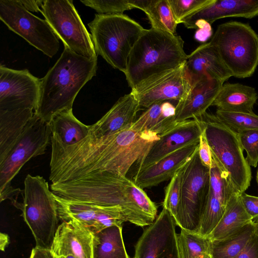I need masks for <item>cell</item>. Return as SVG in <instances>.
<instances>
[{
  "label": "cell",
  "mask_w": 258,
  "mask_h": 258,
  "mask_svg": "<svg viewBox=\"0 0 258 258\" xmlns=\"http://www.w3.org/2000/svg\"><path fill=\"white\" fill-rule=\"evenodd\" d=\"M122 230V226L113 225L94 234L93 258H130Z\"/></svg>",
  "instance_id": "27"
},
{
  "label": "cell",
  "mask_w": 258,
  "mask_h": 258,
  "mask_svg": "<svg viewBox=\"0 0 258 258\" xmlns=\"http://www.w3.org/2000/svg\"><path fill=\"white\" fill-rule=\"evenodd\" d=\"M170 101L156 102L140 115L133 123L139 130L155 133L160 136L175 126V106Z\"/></svg>",
  "instance_id": "26"
},
{
  "label": "cell",
  "mask_w": 258,
  "mask_h": 258,
  "mask_svg": "<svg viewBox=\"0 0 258 258\" xmlns=\"http://www.w3.org/2000/svg\"><path fill=\"white\" fill-rule=\"evenodd\" d=\"M203 130V123L199 118L177 123L160 135L158 140L138 162L137 169L153 164L186 146L199 143Z\"/></svg>",
  "instance_id": "15"
},
{
  "label": "cell",
  "mask_w": 258,
  "mask_h": 258,
  "mask_svg": "<svg viewBox=\"0 0 258 258\" xmlns=\"http://www.w3.org/2000/svg\"><path fill=\"white\" fill-rule=\"evenodd\" d=\"M178 244L181 258H203L209 255L210 240L198 233L181 229Z\"/></svg>",
  "instance_id": "30"
},
{
  "label": "cell",
  "mask_w": 258,
  "mask_h": 258,
  "mask_svg": "<svg viewBox=\"0 0 258 258\" xmlns=\"http://www.w3.org/2000/svg\"><path fill=\"white\" fill-rule=\"evenodd\" d=\"M203 258H211V257L210 256V255H208L204 257Z\"/></svg>",
  "instance_id": "46"
},
{
  "label": "cell",
  "mask_w": 258,
  "mask_h": 258,
  "mask_svg": "<svg viewBox=\"0 0 258 258\" xmlns=\"http://www.w3.org/2000/svg\"><path fill=\"white\" fill-rule=\"evenodd\" d=\"M186 73L190 84L203 78L224 84L233 77L210 42L201 45L188 55Z\"/></svg>",
  "instance_id": "19"
},
{
  "label": "cell",
  "mask_w": 258,
  "mask_h": 258,
  "mask_svg": "<svg viewBox=\"0 0 258 258\" xmlns=\"http://www.w3.org/2000/svg\"><path fill=\"white\" fill-rule=\"evenodd\" d=\"M240 144L247 153L245 158L250 166L258 163V130H248L238 134Z\"/></svg>",
  "instance_id": "35"
},
{
  "label": "cell",
  "mask_w": 258,
  "mask_h": 258,
  "mask_svg": "<svg viewBox=\"0 0 258 258\" xmlns=\"http://www.w3.org/2000/svg\"><path fill=\"white\" fill-rule=\"evenodd\" d=\"M177 24L187 16L214 3L216 0H168Z\"/></svg>",
  "instance_id": "33"
},
{
  "label": "cell",
  "mask_w": 258,
  "mask_h": 258,
  "mask_svg": "<svg viewBox=\"0 0 258 258\" xmlns=\"http://www.w3.org/2000/svg\"><path fill=\"white\" fill-rule=\"evenodd\" d=\"M94 233L75 220L62 222L57 227L50 251L58 256L93 258Z\"/></svg>",
  "instance_id": "16"
},
{
  "label": "cell",
  "mask_w": 258,
  "mask_h": 258,
  "mask_svg": "<svg viewBox=\"0 0 258 258\" xmlns=\"http://www.w3.org/2000/svg\"><path fill=\"white\" fill-rule=\"evenodd\" d=\"M241 199L243 207L252 220L258 218V197L243 192Z\"/></svg>",
  "instance_id": "37"
},
{
  "label": "cell",
  "mask_w": 258,
  "mask_h": 258,
  "mask_svg": "<svg viewBox=\"0 0 258 258\" xmlns=\"http://www.w3.org/2000/svg\"><path fill=\"white\" fill-rule=\"evenodd\" d=\"M88 25L97 54L125 74L130 53L145 29L123 14H95Z\"/></svg>",
  "instance_id": "3"
},
{
  "label": "cell",
  "mask_w": 258,
  "mask_h": 258,
  "mask_svg": "<svg viewBox=\"0 0 258 258\" xmlns=\"http://www.w3.org/2000/svg\"><path fill=\"white\" fill-rule=\"evenodd\" d=\"M204 125L203 134L212 156L229 174L231 180L240 192L250 184V166L243 155L238 134L233 132L215 114L206 112L198 117Z\"/></svg>",
  "instance_id": "5"
},
{
  "label": "cell",
  "mask_w": 258,
  "mask_h": 258,
  "mask_svg": "<svg viewBox=\"0 0 258 258\" xmlns=\"http://www.w3.org/2000/svg\"><path fill=\"white\" fill-rule=\"evenodd\" d=\"M257 229L255 224L251 222L224 239L210 241V256L211 258H234Z\"/></svg>",
  "instance_id": "28"
},
{
  "label": "cell",
  "mask_w": 258,
  "mask_h": 258,
  "mask_svg": "<svg viewBox=\"0 0 258 258\" xmlns=\"http://www.w3.org/2000/svg\"><path fill=\"white\" fill-rule=\"evenodd\" d=\"M215 115L233 132L258 130V115L254 112H234L217 109Z\"/></svg>",
  "instance_id": "31"
},
{
  "label": "cell",
  "mask_w": 258,
  "mask_h": 258,
  "mask_svg": "<svg viewBox=\"0 0 258 258\" xmlns=\"http://www.w3.org/2000/svg\"><path fill=\"white\" fill-rule=\"evenodd\" d=\"M54 66L40 79L36 114L49 123L57 114L73 109L82 87L96 74L97 59L79 55L66 46Z\"/></svg>",
  "instance_id": "1"
},
{
  "label": "cell",
  "mask_w": 258,
  "mask_h": 258,
  "mask_svg": "<svg viewBox=\"0 0 258 258\" xmlns=\"http://www.w3.org/2000/svg\"><path fill=\"white\" fill-rule=\"evenodd\" d=\"M180 36L151 28L145 29L128 58L125 74L133 89L149 78L175 69L186 62L188 55Z\"/></svg>",
  "instance_id": "2"
},
{
  "label": "cell",
  "mask_w": 258,
  "mask_h": 258,
  "mask_svg": "<svg viewBox=\"0 0 258 258\" xmlns=\"http://www.w3.org/2000/svg\"><path fill=\"white\" fill-rule=\"evenodd\" d=\"M9 243L10 238L9 236L6 233L1 232L0 233V249L4 251Z\"/></svg>",
  "instance_id": "43"
},
{
  "label": "cell",
  "mask_w": 258,
  "mask_h": 258,
  "mask_svg": "<svg viewBox=\"0 0 258 258\" xmlns=\"http://www.w3.org/2000/svg\"><path fill=\"white\" fill-rule=\"evenodd\" d=\"M223 84L219 81L208 78L191 83L187 94L176 105L174 122L178 123L202 116L212 106Z\"/></svg>",
  "instance_id": "18"
},
{
  "label": "cell",
  "mask_w": 258,
  "mask_h": 258,
  "mask_svg": "<svg viewBox=\"0 0 258 258\" xmlns=\"http://www.w3.org/2000/svg\"><path fill=\"white\" fill-rule=\"evenodd\" d=\"M142 11L146 14L151 28L175 34L177 23L168 0H147Z\"/></svg>",
  "instance_id": "29"
},
{
  "label": "cell",
  "mask_w": 258,
  "mask_h": 258,
  "mask_svg": "<svg viewBox=\"0 0 258 258\" xmlns=\"http://www.w3.org/2000/svg\"><path fill=\"white\" fill-rule=\"evenodd\" d=\"M22 192H23V190L19 188H14L11 185L0 191V201L2 202L7 199L9 200L15 207L21 210L22 203L18 202V198L19 194Z\"/></svg>",
  "instance_id": "40"
},
{
  "label": "cell",
  "mask_w": 258,
  "mask_h": 258,
  "mask_svg": "<svg viewBox=\"0 0 258 258\" xmlns=\"http://www.w3.org/2000/svg\"><path fill=\"white\" fill-rule=\"evenodd\" d=\"M85 6L96 11L98 14H121L133 8L128 3V0H81Z\"/></svg>",
  "instance_id": "34"
},
{
  "label": "cell",
  "mask_w": 258,
  "mask_h": 258,
  "mask_svg": "<svg viewBox=\"0 0 258 258\" xmlns=\"http://www.w3.org/2000/svg\"><path fill=\"white\" fill-rule=\"evenodd\" d=\"M20 2L23 6L28 11L38 12H41V5L43 1L36 0V1H26V0H19Z\"/></svg>",
  "instance_id": "42"
},
{
  "label": "cell",
  "mask_w": 258,
  "mask_h": 258,
  "mask_svg": "<svg viewBox=\"0 0 258 258\" xmlns=\"http://www.w3.org/2000/svg\"><path fill=\"white\" fill-rule=\"evenodd\" d=\"M210 42L232 76L243 79L254 74L258 66V35L250 25L237 21L221 24Z\"/></svg>",
  "instance_id": "4"
},
{
  "label": "cell",
  "mask_w": 258,
  "mask_h": 258,
  "mask_svg": "<svg viewBox=\"0 0 258 258\" xmlns=\"http://www.w3.org/2000/svg\"><path fill=\"white\" fill-rule=\"evenodd\" d=\"M256 180L257 183L258 184V168H257V172H256Z\"/></svg>",
  "instance_id": "45"
},
{
  "label": "cell",
  "mask_w": 258,
  "mask_h": 258,
  "mask_svg": "<svg viewBox=\"0 0 258 258\" xmlns=\"http://www.w3.org/2000/svg\"><path fill=\"white\" fill-rule=\"evenodd\" d=\"M181 168L173 175L166 186L163 204V208L169 212L175 221L177 219L180 198Z\"/></svg>",
  "instance_id": "32"
},
{
  "label": "cell",
  "mask_w": 258,
  "mask_h": 258,
  "mask_svg": "<svg viewBox=\"0 0 258 258\" xmlns=\"http://www.w3.org/2000/svg\"><path fill=\"white\" fill-rule=\"evenodd\" d=\"M190 87L185 62L175 69L149 78L132 89L131 92L138 101L140 110L160 101L178 102L186 96Z\"/></svg>",
  "instance_id": "11"
},
{
  "label": "cell",
  "mask_w": 258,
  "mask_h": 258,
  "mask_svg": "<svg viewBox=\"0 0 258 258\" xmlns=\"http://www.w3.org/2000/svg\"><path fill=\"white\" fill-rule=\"evenodd\" d=\"M212 158L209 190L198 232L206 237L218 223L232 194L238 190L231 180L229 174L212 156Z\"/></svg>",
  "instance_id": "14"
},
{
  "label": "cell",
  "mask_w": 258,
  "mask_h": 258,
  "mask_svg": "<svg viewBox=\"0 0 258 258\" xmlns=\"http://www.w3.org/2000/svg\"><path fill=\"white\" fill-rule=\"evenodd\" d=\"M176 226L174 218L163 208L137 241L133 258H181Z\"/></svg>",
  "instance_id": "12"
},
{
  "label": "cell",
  "mask_w": 258,
  "mask_h": 258,
  "mask_svg": "<svg viewBox=\"0 0 258 258\" xmlns=\"http://www.w3.org/2000/svg\"><path fill=\"white\" fill-rule=\"evenodd\" d=\"M195 28H198L195 34V38L199 42H205L212 35L211 25L205 20H200L197 21Z\"/></svg>",
  "instance_id": "38"
},
{
  "label": "cell",
  "mask_w": 258,
  "mask_h": 258,
  "mask_svg": "<svg viewBox=\"0 0 258 258\" xmlns=\"http://www.w3.org/2000/svg\"><path fill=\"white\" fill-rule=\"evenodd\" d=\"M258 99L255 89L239 83H226L212 104L217 109L234 112L253 113Z\"/></svg>",
  "instance_id": "22"
},
{
  "label": "cell",
  "mask_w": 258,
  "mask_h": 258,
  "mask_svg": "<svg viewBox=\"0 0 258 258\" xmlns=\"http://www.w3.org/2000/svg\"><path fill=\"white\" fill-rule=\"evenodd\" d=\"M140 110L138 101L131 92L121 97L101 119L93 125L88 136H107L131 125Z\"/></svg>",
  "instance_id": "21"
},
{
  "label": "cell",
  "mask_w": 258,
  "mask_h": 258,
  "mask_svg": "<svg viewBox=\"0 0 258 258\" xmlns=\"http://www.w3.org/2000/svg\"><path fill=\"white\" fill-rule=\"evenodd\" d=\"M252 222L255 224L258 228V218L252 220Z\"/></svg>",
  "instance_id": "44"
},
{
  "label": "cell",
  "mask_w": 258,
  "mask_h": 258,
  "mask_svg": "<svg viewBox=\"0 0 258 258\" xmlns=\"http://www.w3.org/2000/svg\"><path fill=\"white\" fill-rule=\"evenodd\" d=\"M0 19L30 45L52 57L58 51V38L45 20L27 10L19 0H0Z\"/></svg>",
  "instance_id": "9"
},
{
  "label": "cell",
  "mask_w": 258,
  "mask_h": 258,
  "mask_svg": "<svg viewBox=\"0 0 258 258\" xmlns=\"http://www.w3.org/2000/svg\"><path fill=\"white\" fill-rule=\"evenodd\" d=\"M258 16V0H216L211 5L184 18L188 29H195L197 21L203 20L211 25L215 21L228 17L251 19Z\"/></svg>",
  "instance_id": "20"
},
{
  "label": "cell",
  "mask_w": 258,
  "mask_h": 258,
  "mask_svg": "<svg viewBox=\"0 0 258 258\" xmlns=\"http://www.w3.org/2000/svg\"><path fill=\"white\" fill-rule=\"evenodd\" d=\"M51 143L49 123L34 115L5 160L0 163V191L11 186V181L32 158L44 154Z\"/></svg>",
  "instance_id": "10"
},
{
  "label": "cell",
  "mask_w": 258,
  "mask_h": 258,
  "mask_svg": "<svg viewBox=\"0 0 258 258\" xmlns=\"http://www.w3.org/2000/svg\"><path fill=\"white\" fill-rule=\"evenodd\" d=\"M198 152L202 163L210 168L212 164V154L203 132L200 137Z\"/></svg>",
  "instance_id": "39"
},
{
  "label": "cell",
  "mask_w": 258,
  "mask_h": 258,
  "mask_svg": "<svg viewBox=\"0 0 258 258\" xmlns=\"http://www.w3.org/2000/svg\"><path fill=\"white\" fill-rule=\"evenodd\" d=\"M51 140L66 146L77 144L89 135L91 126L79 120L73 109L56 114L49 122Z\"/></svg>",
  "instance_id": "25"
},
{
  "label": "cell",
  "mask_w": 258,
  "mask_h": 258,
  "mask_svg": "<svg viewBox=\"0 0 258 258\" xmlns=\"http://www.w3.org/2000/svg\"><path fill=\"white\" fill-rule=\"evenodd\" d=\"M241 194L237 190L231 196L223 216L207 237L210 241L224 239L252 222L243 207Z\"/></svg>",
  "instance_id": "24"
},
{
  "label": "cell",
  "mask_w": 258,
  "mask_h": 258,
  "mask_svg": "<svg viewBox=\"0 0 258 258\" xmlns=\"http://www.w3.org/2000/svg\"><path fill=\"white\" fill-rule=\"evenodd\" d=\"M40 79L27 70L0 66V111L31 109L35 111L39 100Z\"/></svg>",
  "instance_id": "13"
},
{
  "label": "cell",
  "mask_w": 258,
  "mask_h": 258,
  "mask_svg": "<svg viewBox=\"0 0 258 258\" xmlns=\"http://www.w3.org/2000/svg\"><path fill=\"white\" fill-rule=\"evenodd\" d=\"M40 12L64 46L79 55L97 59L91 34L72 1L44 0Z\"/></svg>",
  "instance_id": "8"
},
{
  "label": "cell",
  "mask_w": 258,
  "mask_h": 258,
  "mask_svg": "<svg viewBox=\"0 0 258 258\" xmlns=\"http://www.w3.org/2000/svg\"><path fill=\"white\" fill-rule=\"evenodd\" d=\"M234 258H258V229L242 250Z\"/></svg>",
  "instance_id": "36"
},
{
  "label": "cell",
  "mask_w": 258,
  "mask_h": 258,
  "mask_svg": "<svg viewBox=\"0 0 258 258\" xmlns=\"http://www.w3.org/2000/svg\"><path fill=\"white\" fill-rule=\"evenodd\" d=\"M198 148L181 168L180 198L175 220L180 229L196 233L199 232L210 187V168L202 163Z\"/></svg>",
  "instance_id": "7"
},
{
  "label": "cell",
  "mask_w": 258,
  "mask_h": 258,
  "mask_svg": "<svg viewBox=\"0 0 258 258\" xmlns=\"http://www.w3.org/2000/svg\"><path fill=\"white\" fill-rule=\"evenodd\" d=\"M23 197L22 215L34 237L36 247L50 249L59 219L53 193L43 177L28 174Z\"/></svg>",
  "instance_id": "6"
},
{
  "label": "cell",
  "mask_w": 258,
  "mask_h": 258,
  "mask_svg": "<svg viewBox=\"0 0 258 258\" xmlns=\"http://www.w3.org/2000/svg\"><path fill=\"white\" fill-rule=\"evenodd\" d=\"M29 258H75L73 256H58L53 253L50 249H43L36 247L31 251Z\"/></svg>",
  "instance_id": "41"
},
{
  "label": "cell",
  "mask_w": 258,
  "mask_h": 258,
  "mask_svg": "<svg viewBox=\"0 0 258 258\" xmlns=\"http://www.w3.org/2000/svg\"><path fill=\"white\" fill-rule=\"evenodd\" d=\"M199 143L191 144L168 155L157 162L137 169L134 181L144 189L156 186L171 179L191 158L199 148Z\"/></svg>",
  "instance_id": "17"
},
{
  "label": "cell",
  "mask_w": 258,
  "mask_h": 258,
  "mask_svg": "<svg viewBox=\"0 0 258 258\" xmlns=\"http://www.w3.org/2000/svg\"><path fill=\"white\" fill-rule=\"evenodd\" d=\"M35 113L28 108L0 111V163L5 160Z\"/></svg>",
  "instance_id": "23"
}]
</instances>
